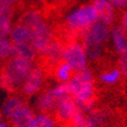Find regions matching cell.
Returning <instances> with one entry per match:
<instances>
[{
  "instance_id": "cell-9",
  "label": "cell",
  "mask_w": 127,
  "mask_h": 127,
  "mask_svg": "<svg viewBox=\"0 0 127 127\" xmlns=\"http://www.w3.org/2000/svg\"><path fill=\"white\" fill-rule=\"evenodd\" d=\"M110 26H108L107 24H104L101 21H96L90 29V39L93 42L101 44L104 49H106L107 44L109 41V36H110Z\"/></svg>"
},
{
  "instance_id": "cell-5",
  "label": "cell",
  "mask_w": 127,
  "mask_h": 127,
  "mask_svg": "<svg viewBox=\"0 0 127 127\" xmlns=\"http://www.w3.org/2000/svg\"><path fill=\"white\" fill-rule=\"evenodd\" d=\"M91 3L96 9L101 22H103L110 27L119 25V18H120L119 14L122 13L120 9L114 7L112 3L109 2L108 0H91Z\"/></svg>"
},
{
  "instance_id": "cell-1",
  "label": "cell",
  "mask_w": 127,
  "mask_h": 127,
  "mask_svg": "<svg viewBox=\"0 0 127 127\" xmlns=\"http://www.w3.org/2000/svg\"><path fill=\"white\" fill-rule=\"evenodd\" d=\"M33 63L22 57H10L0 65V87L16 93L30 73Z\"/></svg>"
},
{
  "instance_id": "cell-19",
  "label": "cell",
  "mask_w": 127,
  "mask_h": 127,
  "mask_svg": "<svg viewBox=\"0 0 127 127\" xmlns=\"http://www.w3.org/2000/svg\"><path fill=\"white\" fill-rule=\"evenodd\" d=\"M33 127H57V124L51 115L41 112L37 116H35Z\"/></svg>"
},
{
  "instance_id": "cell-23",
  "label": "cell",
  "mask_w": 127,
  "mask_h": 127,
  "mask_svg": "<svg viewBox=\"0 0 127 127\" xmlns=\"http://www.w3.org/2000/svg\"><path fill=\"white\" fill-rule=\"evenodd\" d=\"M22 0H0V15L7 9L8 7H10L13 5H17Z\"/></svg>"
},
{
  "instance_id": "cell-14",
  "label": "cell",
  "mask_w": 127,
  "mask_h": 127,
  "mask_svg": "<svg viewBox=\"0 0 127 127\" xmlns=\"http://www.w3.org/2000/svg\"><path fill=\"white\" fill-rule=\"evenodd\" d=\"M114 48L118 55L127 53V31L120 25H116L111 30Z\"/></svg>"
},
{
  "instance_id": "cell-8",
  "label": "cell",
  "mask_w": 127,
  "mask_h": 127,
  "mask_svg": "<svg viewBox=\"0 0 127 127\" xmlns=\"http://www.w3.org/2000/svg\"><path fill=\"white\" fill-rule=\"evenodd\" d=\"M44 21L41 8H27L18 15V18L15 22L17 25H23L30 30H33Z\"/></svg>"
},
{
  "instance_id": "cell-3",
  "label": "cell",
  "mask_w": 127,
  "mask_h": 127,
  "mask_svg": "<svg viewBox=\"0 0 127 127\" xmlns=\"http://www.w3.org/2000/svg\"><path fill=\"white\" fill-rule=\"evenodd\" d=\"M64 59L69 64L75 74L82 73L87 68V56L82 43L73 42L65 45Z\"/></svg>"
},
{
  "instance_id": "cell-22",
  "label": "cell",
  "mask_w": 127,
  "mask_h": 127,
  "mask_svg": "<svg viewBox=\"0 0 127 127\" xmlns=\"http://www.w3.org/2000/svg\"><path fill=\"white\" fill-rule=\"evenodd\" d=\"M117 63H118V69L122 73V76L125 79H127V53L119 55Z\"/></svg>"
},
{
  "instance_id": "cell-16",
  "label": "cell",
  "mask_w": 127,
  "mask_h": 127,
  "mask_svg": "<svg viewBox=\"0 0 127 127\" xmlns=\"http://www.w3.org/2000/svg\"><path fill=\"white\" fill-rule=\"evenodd\" d=\"M11 47V57H22L27 60L34 61L36 57V51L32 44L29 43H15L10 42Z\"/></svg>"
},
{
  "instance_id": "cell-10",
  "label": "cell",
  "mask_w": 127,
  "mask_h": 127,
  "mask_svg": "<svg viewBox=\"0 0 127 127\" xmlns=\"http://www.w3.org/2000/svg\"><path fill=\"white\" fill-rule=\"evenodd\" d=\"M59 100L60 99L56 96L53 90H44V92H42V94L37 99L36 106L42 114H48L52 116Z\"/></svg>"
},
{
  "instance_id": "cell-25",
  "label": "cell",
  "mask_w": 127,
  "mask_h": 127,
  "mask_svg": "<svg viewBox=\"0 0 127 127\" xmlns=\"http://www.w3.org/2000/svg\"><path fill=\"white\" fill-rule=\"evenodd\" d=\"M119 25L124 30L127 31V9H124L120 13V18H119Z\"/></svg>"
},
{
  "instance_id": "cell-12",
  "label": "cell",
  "mask_w": 127,
  "mask_h": 127,
  "mask_svg": "<svg viewBox=\"0 0 127 127\" xmlns=\"http://www.w3.org/2000/svg\"><path fill=\"white\" fill-rule=\"evenodd\" d=\"M74 70L69 66V64L65 59H61L55 66L50 78L56 79L59 83H67L71 77L74 76Z\"/></svg>"
},
{
  "instance_id": "cell-26",
  "label": "cell",
  "mask_w": 127,
  "mask_h": 127,
  "mask_svg": "<svg viewBox=\"0 0 127 127\" xmlns=\"http://www.w3.org/2000/svg\"><path fill=\"white\" fill-rule=\"evenodd\" d=\"M0 127H8V126H7V124H6V123L0 122Z\"/></svg>"
},
{
  "instance_id": "cell-27",
  "label": "cell",
  "mask_w": 127,
  "mask_h": 127,
  "mask_svg": "<svg viewBox=\"0 0 127 127\" xmlns=\"http://www.w3.org/2000/svg\"><path fill=\"white\" fill-rule=\"evenodd\" d=\"M0 119H1V111H0Z\"/></svg>"
},
{
  "instance_id": "cell-24",
  "label": "cell",
  "mask_w": 127,
  "mask_h": 127,
  "mask_svg": "<svg viewBox=\"0 0 127 127\" xmlns=\"http://www.w3.org/2000/svg\"><path fill=\"white\" fill-rule=\"evenodd\" d=\"M109 2L112 3L114 7H116L117 9L124 10L127 8V0H108Z\"/></svg>"
},
{
  "instance_id": "cell-7",
  "label": "cell",
  "mask_w": 127,
  "mask_h": 127,
  "mask_svg": "<svg viewBox=\"0 0 127 127\" xmlns=\"http://www.w3.org/2000/svg\"><path fill=\"white\" fill-rule=\"evenodd\" d=\"M53 40V32L50 24L43 21L33 30V42L32 45L36 51V55L44 52L48 45Z\"/></svg>"
},
{
  "instance_id": "cell-15",
  "label": "cell",
  "mask_w": 127,
  "mask_h": 127,
  "mask_svg": "<svg viewBox=\"0 0 127 127\" xmlns=\"http://www.w3.org/2000/svg\"><path fill=\"white\" fill-rule=\"evenodd\" d=\"M10 42L15 43H29L33 42V31L23 25L14 24L10 32Z\"/></svg>"
},
{
  "instance_id": "cell-6",
  "label": "cell",
  "mask_w": 127,
  "mask_h": 127,
  "mask_svg": "<svg viewBox=\"0 0 127 127\" xmlns=\"http://www.w3.org/2000/svg\"><path fill=\"white\" fill-rule=\"evenodd\" d=\"M76 108V102L70 95H66V96L61 98L58 101L56 110L52 114V117H55L56 119V124H58L60 127H67Z\"/></svg>"
},
{
  "instance_id": "cell-28",
  "label": "cell",
  "mask_w": 127,
  "mask_h": 127,
  "mask_svg": "<svg viewBox=\"0 0 127 127\" xmlns=\"http://www.w3.org/2000/svg\"><path fill=\"white\" fill-rule=\"evenodd\" d=\"M1 64H2V63H1ZM1 64H0V65H1Z\"/></svg>"
},
{
  "instance_id": "cell-18",
  "label": "cell",
  "mask_w": 127,
  "mask_h": 127,
  "mask_svg": "<svg viewBox=\"0 0 127 127\" xmlns=\"http://www.w3.org/2000/svg\"><path fill=\"white\" fill-rule=\"evenodd\" d=\"M67 127H92L87 120V117L84 115V111H82L81 109L77 107L75 109L74 114L70 118L68 126Z\"/></svg>"
},
{
  "instance_id": "cell-13",
  "label": "cell",
  "mask_w": 127,
  "mask_h": 127,
  "mask_svg": "<svg viewBox=\"0 0 127 127\" xmlns=\"http://www.w3.org/2000/svg\"><path fill=\"white\" fill-rule=\"evenodd\" d=\"M18 5V3H17ZM17 5H13L8 7L1 15H0V36H8L13 27V18L17 15Z\"/></svg>"
},
{
  "instance_id": "cell-21",
  "label": "cell",
  "mask_w": 127,
  "mask_h": 127,
  "mask_svg": "<svg viewBox=\"0 0 127 127\" xmlns=\"http://www.w3.org/2000/svg\"><path fill=\"white\" fill-rule=\"evenodd\" d=\"M78 0H47L45 2L53 3L55 6H57L58 8H60L64 13H66L68 9H70L74 5H76V2Z\"/></svg>"
},
{
  "instance_id": "cell-4",
  "label": "cell",
  "mask_w": 127,
  "mask_h": 127,
  "mask_svg": "<svg viewBox=\"0 0 127 127\" xmlns=\"http://www.w3.org/2000/svg\"><path fill=\"white\" fill-rule=\"evenodd\" d=\"M45 75L40 67L36 65H33L25 77L24 82L21 85V93L24 98H30L36 93L44 91L45 89Z\"/></svg>"
},
{
  "instance_id": "cell-20",
  "label": "cell",
  "mask_w": 127,
  "mask_h": 127,
  "mask_svg": "<svg viewBox=\"0 0 127 127\" xmlns=\"http://www.w3.org/2000/svg\"><path fill=\"white\" fill-rule=\"evenodd\" d=\"M11 57V47L10 42L7 41L5 37L0 36V64L6 61Z\"/></svg>"
},
{
  "instance_id": "cell-11",
  "label": "cell",
  "mask_w": 127,
  "mask_h": 127,
  "mask_svg": "<svg viewBox=\"0 0 127 127\" xmlns=\"http://www.w3.org/2000/svg\"><path fill=\"white\" fill-rule=\"evenodd\" d=\"M35 116L33 115L32 110L26 103L19 109L13 117H11V123L13 127H33Z\"/></svg>"
},
{
  "instance_id": "cell-2",
  "label": "cell",
  "mask_w": 127,
  "mask_h": 127,
  "mask_svg": "<svg viewBox=\"0 0 127 127\" xmlns=\"http://www.w3.org/2000/svg\"><path fill=\"white\" fill-rule=\"evenodd\" d=\"M96 21H99V16L96 9L91 3V1L81 6L78 9H76L65 19L67 25L71 30H76V31L91 29V26Z\"/></svg>"
},
{
  "instance_id": "cell-17",
  "label": "cell",
  "mask_w": 127,
  "mask_h": 127,
  "mask_svg": "<svg viewBox=\"0 0 127 127\" xmlns=\"http://www.w3.org/2000/svg\"><path fill=\"white\" fill-rule=\"evenodd\" d=\"M25 103L26 102H25L24 99L21 98V96H16V95L9 96V98L7 99V101L5 102V106H3L6 116L9 119H11V117H13Z\"/></svg>"
}]
</instances>
